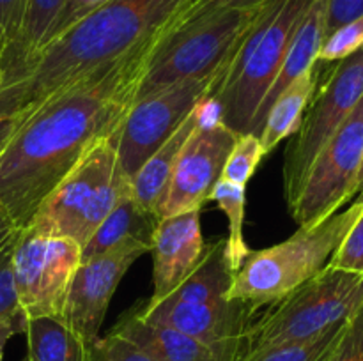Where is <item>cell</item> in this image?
<instances>
[{
  "label": "cell",
  "instance_id": "obj_40",
  "mask_svg": "<svg viewBox=\"0 0 363 361\" xmlns=\"http://www.w3.org/2000/svg\"><path fill=\"white\" fill-rule=\"evenodd\" d=\"M23 361H35V360H34V357H30V356H28V354H27V356L23 357Z\"/></svg>",
  "mask_w": 363,
  "mask_h": 361
},
{
  "label": "cell",
  "instance_id": "obj_30",
  "mask_svg": "<svg viewBox=\"0 0 363 361\" xmlns=\"http://www.w3.org/2000/svg\"><path fill=\"white\" fill-rule=\"evenodd\" d=\"M328 264L346 271L363 273V211Z\"/></svg>",
  "mask_w": 363,
  "mask_h": 361
},
{
  "label": "cell",
  "instance_id": "obj_18",
  "mask_svg": "<svg viewBox=\"0 0 363 361\" xmlns=\"http://www.w3.org/2000/svg\"><path fill=\"white\" fill-rule=\"evenodd\" d=\"M158 223V214L145 209L135 198L130 186L121 195L117 204L103 219L101 225L96 229L87 244L82 248V260L105 253L110 248L117 246L124 241H138L151 251L152 237H155Z\"/></svg>",
  "mask_w": 363,
  "mask_h": 361
},
{
  "label": "cell",
  "instance_id": "obj_9",
  "mask_svg": "<svg viewBox=\"0 0 363 361\" xmlns=\"http://www.w3.org/2000/svg\"><path fill=\"white\" fill-rule=\"evenodd\" d=\"M363 98V46L339 60L328 78L315 88L296 137L287 145L284 159V197L293 205L323 145L350 117Z\"/></svg>",
  "mask_w": 363,
  "mask_h": 361
},
{
  "label": "cell",
  "instance_id": "obj_12",
  "mask_svg": "<svg viewBox=\"0 0 363 361\" xmlns=\"http://www.w3.org/2000/svg\"><path fill=\"white\" fill-rule=\"evenodd\" d=\"M363 163V98L312 163L289 211L300 227L314 225L357 195Z\"/></svg>",
  "mask_w": 363,
  "mask_h": 361
},
{
  "label": "cell",
  "instance_id": "obj_15",
  "mask_svg": "<svg viewBox=\"0 0 363 361\" xmlns=\"http://www.w3.org/2000/svg\"><path fill=\"white\" fill-rule=\"evenodd\" d=\"M201 230V211L160 219L152 237V294L145 303L155 304L174 292L197 269L206 253Z\"/></svg>",
  "mask_w": 363,
  "mask_h": 361
},
{
  "label": "cell",
  "instance_id": "obj_10",
  "mask_svg": "<svg viewBox=\"0 0 363 361\" xmlns=\"http://www.w3.org/2000/svg\"><path fill=\"white\" fill-rule=\"evenodd\" d=\"M82 264V246L69 237L32 227L20 229L13 248V278L27 319H60L71 282Z\"/></svg>",
  "mask_w": 363,
  "mask_h": 361
},
{
  "label": "cell",
  "instance_id": "obj_16",
  "mask_svg": "<svg viewBox=\"0 0 363 361\" xmlns=\"http://www.w3.org/2000/svg\"><path fill=\"white\" fill-rule=\"evenodd\" d=\"M326 7H328V0H312L311 7H308L305 16L301 18L300 25L294 30L279 74H277L269 91L262 98L257 113H255L254 120L250 124V133L255 134V137H261L266 113L272 108L275 99L300 74H303L305 71H311L318 64L319 50H321L326 32Z\"/></svg>",
  "mask_w": 363,
  "mask_h": 361
},
{
  "label": "cell",
  "instance_id": "obj_24",
  "mask_svg": "<svg viewBox=\"0 0 363 361\" xmlns=\"http://www.w3.org/2000/svg\"><path fill=\"white\" fill-rule=\"evenodd\" d=\"M346 322L314 336V338L282 342L248 350V353L241 354L238 361H321L328 354V350L335 345Z\"/></svg>",
  "mask_w": 363,
  "mask_h": 361
},
{
  "label": "cell",
  "instance_id": "obj_17",
  "mask_svg": "<svg viewBox=\"0 0 363 361\" xmlns=\"http://www.w3.org/2000/svg\"><path fill=\"white\" fill-rule=\"evenodd\" d=\"M112 331L133 342L152 361H230L186 333L145 321L137 308L123 315Z\"/></svg>",
  "mask_w": 363,
  "mask_h": 361
},
{
  "label": "cell",
  "instance_id": "obj_8",
  "mask_svg": "<svg viewBox=\"0 0 363 361\" xmlns=\"http://www.w3.org/2000/svg\"><path fill=\"white\" fill-rule=\"evenodd\" d=\"M363 304V273L326 265L321 273L255 317L245 349L308 340L344 324Z\"/></svg>",
  "mask_w": 363,
  "mask_h": 361
},
{
  "label": "cell",
  "instance_id": "obj_37",
  "mask_svg": "<svg viewBox=\"0 0 363 361\" xmlns=\"http://www.w3.org/2000/svg\"><path fill=\"white\" fill-rule=\"evenodd\" d=\"M18 230L20 229H16V227H14V223L7 218L6 212L0 211V248H2L4 244H6L7 241H9L11 237L18 232Z\"/></svg>",
  "mask_w": 363,
  "mask_h": 361
},
{
  "label": "cell",
  "instance_id": "obj_7",
  "mask_svg": "<svg viewBox=\"0 0 363 361\" xmlns=\"http://www.w3.org/2000/svg\"><path fill=\"white\" fill-rule=\"evenodd\" d=\"M130 186L119 168L116 138L105 137L50 191L27 227L69 237L84 248Z\"/></svg>",
  "mask_w": 363,
  "mask_h": 361
},
{
  "label": "cell",
  "instance_id": "obj_39",
  "mask_svg": "<svg viewBox=\"0 0 363 361\" xmlns=\"http://www.w3.org/2000/svg\"><path fill=\"white\" fill-rule=\"evenodd\" d=\"M4 50H6V39H4L2 34H0V60H2Z\"/></svg>",
  "mask_w": 363,
  "mask_h": 361
},
{
  "label": "cell",
  "instance_id": "obj_32",
  "mask_svg": "<svg viewBox=\"0 0 363 361\" xmlns=\"http://www.w3.org/2000/svg\"><path fill=\"white\" fill-rule=\"evenodd\" d=\"M264 2L266 0H194V2L186 7V11L177 18V21L172 25V27H177V25L181 23H186V21L197 20V18L208 16V14L220 13V11L254 9V7L262 6Z\"/></svg>",
  "mask_w": 363,
  "mask_h": 361
},
{
  "label": "cell",
  "instance_id": "obj_31",
  "mask_svg": "<svg viewBox=\"0 0 363 361\" xmlns=\"http://www.w3.org/2000/svg\"><path fill=\"white\" fill-rule=\"evenodd\" d=\"M103 2H105V0H64L62 7H60V11L57 13L55 20L50 25L43 48H45L48 42H52L53 39L62 35L66 30H69L71 27H74L78 21H82L84 18H87L89 14L94 13ZM41 50H39V52H41Z\"/></svg>",
  "mask_w": 363,
  "mask_h": 361
},
{
  "label": "cell",
  "instance_id": "obj_6",
  "mask_svg": "<svg viewBox=\"0 0 363 361\" xmlns=\"http://www.w3.org/2000/svg\"><path fill=\"white\" fill-rule=\"evenodd\" d=\"M262 6L220 11L169 28L149 53L135 99L229 66Z\"/></svg>",
  "mask_w": 363,
  "mask_h": 361
},
{
  "label": "cell",
  "instance_id": "obj_19",
  "mask_svg": "<svg viewBox=\"0 0 363 361\" xmlns=\"http://www.w3.org/2000/svg\"><path fill=\"white\" fill-rule=\"evenodd\" d=\"M201 105L199 103L190 115L183 120L179 127L170 134L169 140L140 166L137 173L131 177V191L135 198L149 211L156 212L160 200L165 193L169 180L172 177L174 166L179 159L181 151L188 142L195 127L201 124Z\"/></svg>",
  "mask_w": 363,
  "mask_h": 361
},
{
  "label": "cell",
  "instance_id": "obj_29",
  "mask_svg": "<svg viewBox=\"0 0 363 361\" xmlns=\"http://www.w3.org/2000/svg\"><path fill=\"white\" fill-rule=\"evenodd\" d=\"M18 234V232H16ZM16 234L0 248V319L23 314L13 278V248Z\"/></svg>",
  "mask_w": 363,
  "mask_h": 361
},
{
  "label": "cell",
  "instance_id": "obj_14",
  "mask_svg": "<svg viewBox=\"0 0 363 361\" xmlns=\"http://www.w3.org/2000/svg\"><path fill=\"white\" fill-rule=\"evenodd\" d=\"M147 251L149 248L138 241H124L78 265L60 321L87 345L99 338V329L121 280L131 264Z\"/></svg>",
  "mask_w": 363,
  "mask_h": 361
},
{
  "label": "cell",
  "instance_id": "obj_38",
  "mask_svg": "<svg viewBox=\"0 0 363 361\" xmlns=\"http://www.w3.org/2000/svg\"><path fill=\"white\" fill-rule=\"evenodd\" d=\"M357 195H358V198H363V163H362V170H360V176H358V186H357Z\"/></svg>",
  "mask_w": 363,
  "mask_h": 361
},
{
  "label": "cell",
  "instance_id": "obj_21",
  "mask_svg": "<svg viewBox=\"0 0 363 361\" xmlns=\"http://www.w3.org/2000/svg\"><path fill=\"white\" fill-rule=\"evenodd\" d=\"M319 69L318 64L311 71H305L303 74L296 78L268 110L264 119V126L261 131L262 151L268 156L277 145L286 138L293 137L301 126V119L318 88Z\"/></svg>",
  "mask_w": 363,
  "mask_h": 361
},
{
  "label": "cell",
  "instance_id": "obj_26",
  "mask_svg": "<svg viewBox=\"0 0 363 361\" xmlns=\"http://www.w3.org/2000/svg\"><path fill=\"white\" fill-rule=\"evenodd\" d=\"M363 46V16L340 25L323 39L318 55L319 62H339L353 55Z\"/></svg>",
  "mask_w": 363,
  "mask_h": 361
},
{
  "label": "cell",
  "instance_id": "obj_5",
  "mask_svg": "<svg viewBox=\"0 0 363 361\" xmlns=\"http://www.w3.org/2000/svg\"><path fill=\"white\" fill-rule=\"evenodd\" d=\"M363 211V198L344 211L308 227H300L289 239L247 255L234 273L230 299L250 304L255 311L272 306L328 265L333 253Z\"/></svg>",
  "mask_w": 363,
  "mask_h": 361
},
{
  "label": "cell",
  "instance_id": "obj_35",
  "mask_svg": "<svg viewBox=\"0 0 363 361\" xmlns=\"http://www.w3.org/2000/svg\"><path fill=\"white\" fill-rule=\"evenodd\" d=\"M27 326V317L25 314L14 315V317L0 319V361H4V350H6L7 342L18 333H25Z\"/></svg>",
  "mask_w": 363,
  "mask_h": 361
},
{
  "label": "cell",
  "instance_id": "obj_41",
  "mask_svg": "<svg viewBox=\"0 0 363 361\" xmlns=\"http://www.w3.org/2000/svg\"><path fill=\"white\" fill-rule=\"evenodd\" d=\"M0 85H2V78H0Z\"/></svg>",
  "mask_w": 363,
  "mask_h": 361
},
{
  "label": "cell",
  "instance_id": "obj_23",
  "mask_svg": "<svg viewBox=\"0 0 363 361\" xmlns=\"http://www.w3.org/2000/svg\"><path fill=\"white\" fill-rule=\"evenodd\" d=\"M209 200H215L218 204L220 211L229 219V237H227V251H229L230 264L234 273L240 269L247 255L250 253V248L247 246L243 237V223H245V202H247V188L240 184L229 183L225 179H220L216 186L213 188Z\"/></svg>",
  "mask_w": 363,
  "mask_h": 361
},
{
  "label": "cell",
  "instance_id": "obj_36",
  "mask_svg": "<svg viewBox=\"0 0 363 361\" xmlns=\"http://www.w3.org/2000/svg\"><path fill=\"white\" fill-rule=\"evenodd\" d=\"M21 120H23V115H20V113H0V156H2L4 149L9 144L11 137L18 130Z\"/></svg>",
  "mask_w": 363,
  "mask_h": 361
},
{
  "label": "cell",
  "instance_id": "obj_33",
  "mask_svg": "<svg viewBox=\"0 0 363 361\" xmlns=\"http://www.w3.org/2000/svg\"><path fill=\"white\" fill-rule=\"evenodd\" d=\"M28 0H0V34L6 39V48L20 34Z\"/></svg>",
  "mask_w": 363,
  "mask_h": 361
},
{
  "label": "cell",
  "instance_id": "obj_4",
  "mask_svg": "<svg viewBox=\"0 0 363 361\" xmlns=\"http://www.w3.org/2000/svg\"><path fill=\"white\" fill-rule=\"evenodd\" d=\"M311 4L312 0H266L209 94L220 120L238 134L250 133L259 105L275 81Z\"/></svg>",
  "mask_w": 363,
  "mask_h": 361
},
{
  "label": "cell",
  "instance_id": "obj_13",
  "mask_svg": "<svg viewBox=\"0 0 363 361\" xmlns=\"http://www.w3.org/2000/svg\"><path fill=\"white\" fill-rule=\"evenodd\" d=\"M240 134L222 120L195 127L174 166L165 193L156 207L158 218L201 211L213 188L222 179L227 158Z\"/></svg>",
  "mask_w": 363,
  "mask_h": 361
},
{
  "label": "cell",
  "instance_id": "obj_2",
  "mask_svg": "<svg viewBox=\"0 0 363 361\" xmlns=\"http://www.w3.org/2000/svg\"><path fill=\"white\" fill-rule=\"evenodd\" d=\"M194 0H105L45 46L13 84L0 88V113L27 115L71 81L158 41Z\"/></svg>",
  "mask_w": 363,
  "mask_h": 361
},
{
  "label": "cell",
  "instance_id": "obj_3",
  "mask_svg": "<svg viewBox=\"0 0 363 361\" xmlns=\"http://www.w3.org/2000/svg\"><path fill=\"white\" fill-rule=\"evenodd\" d=\"M233 280L227 239H218L206 246L201 264L170 296L135 308L145 321L186 333L227 360L238 361L257 311L245 301L230 299Z\"/></svg>",
  "mask_w": 363,
  "mask_h": 361
},
{
  "label": "cell",
  "instance_id": "obj_20",
  "mask_svg": "<svg viewBox=\"0 0 363 361\" xmlns=\"http://www.w3.org/2000/svg\"><path fill=\"white\" fill-rule=\"evenodd\" d=\"M64 0H28L20 34L13 45L7 46L0 60V78L2 85L13 84L21 71L34 60L45 45V38L52 21L62 7Z\"/></svg>",
  "mask_w": 363,
  "mask_h": 361
},
{
  "label": "cell",
  "instance_id": "obj_22",
  "mask_svg": "<svg viewBox=\"0 0 363 361\" xmlns=\"http://www.w3.org/2000/svg\"><path fill=\"white\" fill-rule=\"evenodd\" d=\"M28 356L35 361H87L89 345L57 317L27 319Z\"/></svg>",
  "mask_w": 363,
  "mask_h": 361
},
{
  "label": "cell",
  "instance_id": "obj_11",
  "mask_svg": "<svg viewBox=\"0 0 363 361\" xmlns=\"http://www.w3.org/2000/svg\"><path fill=\"white\" fill-rule=\"evenodd\" d=\"M223 71L225 67L209 76L179 81L131 103L119 130L113 133L119 168L124 176L131 179L169 140L191 110L211 94Z\"/></svg>",
  "mask_w": 363,
  "mask_h": 361
},
{
  "label": "cell",
  "instance_id": "obj_27",
  "mask_svg": "<svg viewBox=\"0 0 363 361\" xmlns=\"http://www.w3.org/2000/svg\"><path fill=\"white\" fill-rule=\"evenodd\" d=\"M87 361H152L142 349L124 336L110 331L89 345Z\"/></svg>",
  "mask_w": 363,
  "mask_h": 361
},
{
  "label": "cell",
  "instance_id": "obj_34",
  "mask_svg": "<svg viewBox=\"0 0 363 361\" xmlns=\"http://www.w3.org/2000/svg\"><path fill=\"white\" fill-rule=\"evenodd\" d=\"M360 16H363V0H328L325 38L337 27Z\"/></svg>",
  "mask_w": 363,
  "mask_h": 361
},
{
  "label": "cell",
  "instance_id": "obj_28",
  "mask_svg": "<svg viewBox=\"0 0 363 361\" xmlns=\"http://www.w3.org/2000/svg\"><path fill=\"white\" fill-rule=\"evenodd\" d=\"M321 361H363V304L347 319L339 340Z\"/></svg>",
  "mask_w": 363,
  "mask_h": 361
},
{
  "label": "cell",
  "instance_id": "obj_1",
  "mask_svg": "<svg viewBox=\"0 0 363 361\" xmlns=\"http://www.w3.org/2000/svg\"><path fill=\"white\" fill-rule=\"evenodd\" d=\"M155 45L103 64L23 115L0 156V211L16 229L96 142L119 130Z\"/></svg>",
  "mask_w": 363,
  "mask_h": 361
},
{
  "label": "cell",
  "instance_id": "obj_25",
  "mask_svg": "<svg viewBox=\"0 0 363 361\" xmlns=\"http://www.w3.org/2000/svg\"><path fill=\"white\" fill-rule=\"evenodd\" d=\"M264 156L259 137L252 133L240 134L229 158H227L222 179L247 188L248 180L252 179Z\"/></svg>",
  "mask_w": 363,
  "mask_h": 361
}]
</instances>
